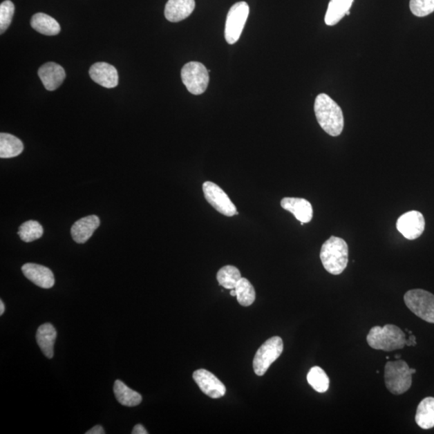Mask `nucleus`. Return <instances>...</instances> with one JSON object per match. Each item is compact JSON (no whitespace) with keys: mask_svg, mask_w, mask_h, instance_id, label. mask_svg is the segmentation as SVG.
Returning a JSON list of instances; mask_svg holds the SVG:
<instances>
[{"mask_svg":"<svg viewBox=\"0 0 434 434\" xmlns=\"http://www.w3.org/2000/svg\"><path fill=\"white\" fill-rule=\"evenodd\" d=\"M283 352V341L279 337H274L266 340L255 354L254 370L258 376H263L276 359Z\"/></svg>","mask_w":434,"mask_h":434,"instance_id":"obj_7","label":"nucleus"},{"mask_svg":"<svg viewBox=\"0 0 434 434\" xmlns=\"http://www.w3.org/2000/svg\"><path fill=\"white\" fill-rule=\"evenodd\" d=\"M236 299L240 305L243 307H249L254 303L256 292L253 285L248 279L241 278L236 285Z\"/></svg>","mask_w":434,"mask_h":434,"instance_id":"obj_26","label":"nucleus"},{"mask_svg":"<svg viewBox=\"0 0 434 434\" xmlns=\"http://www.w3.org/2000/svg\"><path fill=\"white\" fill-rule=\"evenodd\" d=\"M86 434H104V428L101 426H96L91 428V430L87 431Z\"/></svg>","mask_w":434,"mask_h":434,"instance_id":"obj_30","label":"nucleus"},{"mask_svg":"<svg viewBox=\"0 0 434 434\" xmlns=\"http://www.w3.org/2000/svg\"><path fill=\"white\" fill-rule=\"evenodd\" d=\"M241 278L240 270L233 265L224 266L216 275L220 285L227 290L235 289Z\"/></svg>","mask_w":434,"mask_h":434,"instance_id":"obj_24","label":"nucleus"},{"mask_svg":"<svg viewBox=\"0 0 434 434\" xmlns=\"http://www.w3.org/2000/svg\"><path fill=\"white\" fill-rule=\"evenodd\" d=\"M367 341L373 349L393 352L406 346V334L395 325L387 324L383 328L376 326L370 330Z\"/></svg>","mask_w":434,"mask_h":434,"instance_id":"obj_3","label":"nucleus"},{"mask_svg":"<svg viewBox=\"0 0 434 434\" xmlns=\"http://www.w3.org/2000/svg\"><path fill=\"white\" fill-rule=\"evenodd\" d=\"M92 80L100 86L111 88L118 84V73L115 67L106 62H97L90 70Z\"/></svg>","mask_w":434,"mask_h":434,"instance_id":"obj_14","label":"nucleus"},{"mask_svg":"<svg viewBox=\"0 0 434 434\" xmlns=\"http://www.w3.org/2000/svg\"><path fill=\"white\" fill-rule=\"evenodd\" d=\"M323 267L333 275L342 274L348 263V246L342 238L330 236L323 245L320 251Z\"/></svg>","mask_w":434,"mask_h":434,"instance_id":"obj_2","label":"nucleus"},{"mask_svg":"<svg viewBox=\"0 0 434 434\" xmlns=\"http://www.w3.org/2000/svg\"><path fill=\"white\" fill-rule=\"evenodd\" d=\"M182 82L192 95L204 93L209 83V71L203 64L191 62L186 64L181 70Z\"/></svg>","mask_w":434,"mask_h":434,"instance_id":"obj_6","label":"nucleus"},{"mask_svg":"<svg viewBox=\"0 0 434 434\" xmlns=\"http://www.w3.org/2000/svg\"><path fill=\"white\" fill-rule=\"evenodd\" d=\"M314 113L326 133L334 137L341 135L344 126L341 108L326 93H320L315 100Z\"/></svg>","mask_w":434,"mask_h":434,"instance_id":"obj_1","label":"nucleus"},{"mask_svg":"<svg viewBox=\"0 0 434 434\" xmlns=\"http://www.w3.org/2000/svg\"><path fill=\"white\" fill-rule=\"evenodd\" d=\"M426 221L420 211H411L399 217L397 229L408 240H415L425 230Z\"/></svg>","mask_w":434,"mask_h":434,"instance_id":"obj_10","label":"nucleus"},{"mask_svg":"<svg viewBox=\"0 0 434 434\" xmlns=\"http://www.w3.org/2000/svg\"><path fill=\"white\" fill-rule=\"evenodd\" d=\"M31 26L46 36H55L61 32L60 24L48 15L37 13L31 19Z\"/></svg>","mask_w":434,"mask_h":434,"instance_id":"obj_19","label":"nucleus"},{"mask_svg":"<svg viewBox=\"0 0 434 434\" xmlns=\"http://www.w3.org/2000/svg\"><path fill=\"white\" fill-rule=\"evenodd\" d=\"M22 272L32 283L43 289H50L55 284V278L50 269L35 263L22 266Z\"/></svg>","mask_w":434,"mask_h":434,"instance_id":"obj_12","label":"nucleus"},{"mask_svg":"<svg viewBox=\"0 0 434 434\" xmlns=\"http://www.w3.org/2000/svg\"><path fill=\"white\" fill-rule=\"evenodd\" d=\"M18 234L24 243H29L41 238L44 234V229L39 222L28 220L19 227Z\"/></svg>","mask_w":434,"mask_h":434,"instance_id":"obj_27","label":"nucleus"},{"mask_svg":"<svg viewBox=\"0 0 434 434\" xmlns=\"http://www.w3.org/2000/svg\"><path fill=\"white\" fill-rule=\"evenodd\" d=\"M133 434H147L148 432L147 431L146 428L142 426V425H140V424H139V425H136L134 428H133V431H132Z\"/></svg>","mask_w":434,"mask_h":434,"instance_id":"obj_31","label":"nucleus"},{"mask_svg":"<svg viewBox=\"0 0 434 434\" xmlns=\"http://www.w3.org/2000/svg\"><path fill=\"white\" fill-rule=\"evenodd\" d=\"M409 7L414 16L426 17L434 12V0H411Z\"/></svg>","mask_w":434,"mask_h":434,"instance_id":"obj_29","label":"nucleus"},{"mask_svg":"<svg viewBox=\"0 0 434 434\" xmlns=\"http://www.w3.org/2000/svg\"><path fill=\"white\" fill-rule=\"evenodd\" d=\"M100 225V220L97 216L83 217L72 227L71 234L74 241L78 244L86 243Z\"/></svg>","mask_w":434,"mask_h":434,"instance_id":"obj_16","label":"nucleus"},{"mask_svg":"<svg viewBox=\"0 0 434 434\" xmlns=\"http://www.w3.org/2000/svg\"><path fill=\"white\" fill-rule=\"evenodd\" d=\"M23 144L21 140L12 135L1 133L0 134V158L10 159L21 154Z\"/></svg>","mask_w":434,"mask_h":434,"instance_id":"obj_23","label":"nucleus"},{"mask_svg":"<svg viewBox=\"0 0 434 434\" xmlns=\"http://www.w3.org/2000/svg\"><path fill=\"white\" fill-rule=\"evenodd\" d=\"M15 12V5L10 0L0 5V33L3 34L11 24Z\"/></svg>","mask_w":434,"mask_h":434,"instance_id":"obj_28","label":"nucleus"},{"mask_svg":"<svg viewBox=\"0 0 434 434\" xmlns=\"http://www.w3.org/2000/svg\"><path fill=\"white\" fill-rule=\"evenodd\" d=\"M203 191L206 200L220 214L229 217L238 214L229 196L214 182L210 181L204 182Z\"/></svg>","mask_w":434,"mask_h":434,"instance_id":"obj_9","label":"nucleus"},{"mask_svg":"<svg viewBox=\"0 0 434 434\" xmlns=\"http://www.w3.org/2000/svg\"><path fill=\"white\" fill-rule=\"evenodd\" d=\"M5 312V305L2 300H0V315H2Z\"/></svg>","mask_w":434,"mask_h":434,"instance_id":"obj_33","label":"nucleus"},{"mask_svg":"<svg viewBox=\"0 0 434 434\" xmlns=\"http://www.w3.org/2000/svg\"><path fill=\"white\" fill-rule=\"evenodd\" d=\"M281 206L285 210L292 214L295 218L301 222V225L309 223L313 218V208L310 202L303 198L285 197L281 201Z\"/></svg>","mask_w":434,"mask_h":434,"instance_id":"obj_13","label":"nucleus"},{"mask_svg":"<svg viewBox=\"0 0 434 434\" xmlns=\"http://www.w3.org/2000/svg\"><path fill=\"white\" fill-rule=\"evenodd\" d=\"M195 0H169L165 7V17L170 22H180L194 11Z\"/></svg>","mask_w":434,"mask_h":434,"instance_id":"obj_17","label":"nucleus"},{"mask_svg":"<svg viewBox=\"0 0 434 434\" xmlns=\"http://www.w3.org/2000/svg\"><path fill=\"white\" fill-rule=\"evenodd\" d=\"M308 381L310 386L318 393H323L329 389V377L324 370L320 367L314 366L310 368L308 374Z\"/></svg>","mask_w":434,"mask_h":434,"instance_id":"obj_25","label":"nucleus"},{"mask_svg":"<svg viewBox=\"0 0 434 434\" xmlns=\"http://www.w3.org/2000/svg\"><path fill=\"white\" fill-rule=\"evenodd\" d=\"M113 393H115L117 401L122 406L127 407H135L139 406L142 402V397L139 393L132 390L128 388L124 383L117 379L113 386Z\"/></svg>","mask_w":434,"mask_h":434,"instance_id":"obj_22","label":"nucleus"},{"mask_svg":"<svg viewBox=\"0 0 434 434\" xmlns=\"http://www.w3.org/2000/svg\"><path fill=\"white\" fill-rule=\"evenodd\" d=\"M249 14V7L245 2L236 3L230 8L225 29V37L228 44H234L238 41Z\"/></svg>","mask_w":434,"mask_h":434,"instance_id":"obj_8","label":"nucleus"},{"mask_svg":"<svg viewBox=\"0 0 434 434\" xmlns=\"http://www.w3.org/2000/svg\"><path fill=\"white\" fill-rule=\"evenodd\" d=\"M407 308L427 323H434V295L422 289L408 290L404 296Z\"/></svg>","mask_w":434,"mask_h":434,"instance_id":"obj_5","label":"nucleus"},{"mask_svg":"<svg viewBox=\"0 0 434 434\" xmlns=\"http://www.w3.org/2000/svg\"><path fill=\"white\" fill-rule=\"evenodd\" d=\"M416 344H417V339H416L415 335L413 334H409L408 339H406V346L414 347V346H416Z\"/></svg>","mask_w":434,"mask_h":434,"instance_id":"obj_32","label":"nucleus"},{"mask_svg":"<svg viewBox=\"0 0 434 434\" xmlns=\"http://www.w3.org/2000/svg\"><path fill=\"white\" fill-rule=\"evenodd\" d=\"M231 296H233V297H236V290H231V292H230Z\"/></svg>","mask_w":434,"mask_h":434,"instance_id":"obj_34","label":"nucleus"},{"mask_svg":"<svg viewBox=\"0 0 434 434\" xmlns=\"http://www.w3.org/2000/svg\"><path fill=\"white\" fill-rule=\"evenodd\" d=\"M38 75L44 87L48 91H53L62 85L66 78L64 68L54 62L44 64L38 71Z\"/></svg>","mask_w":434,"mask_h":434,"instance_id":"obj_15","label":"nucleus"},{"mask_svg":"<svg viewBox=\"0 0 434 434\" xmlns=\"http://www.w3.org/2000/svg\"><path fill=\"white\" fill-rule=\"evenodd\" d=\"M56 339L57 330L51 323L39 326L37 332V341L44 356L48 359L53 357Z\"/></svg>","mask_w":434,"mask_h":434,"instance_id":"obj_18","label":"nucleus"},{"mask_svg":"<svg viewBox=\"0 0 434 434\" xmlns=\"http://www.w3.org/2000/svg\"><path fill=\"white\" fill-rule=\"evenodd\" d=\"M416 372V369L409 368L402 359L387 362L384 367V383L388 390L394 395L406 393L412 386V375Z\"/></svg>","mask_w":434,"mask_h":434,"instance_id":"obj_4","label":"nucleus"},{"mask_svg":"<svg viewBox=\"0 0 434 434\" xmlns=\"http://www.w3.org/2000/svg\"><path fill=\"white\" fill-rule=\"evenodd\" d=\"M401 357H402L401 355H396L395 359H399V358H401Z\"/></svg>","mask_w":434,"mask_h":434,"instance_id":"obj_35","label":"nucleus"},{"mask_svg":"<svg viewBox=\"0 0 434 434\" xmlns=\"http://www.w3.org/2000/svg\"><path fill=\"white\" fill-rule=\"evenodd\" d=\"M415 420L423 430L434 427V397L423 399L418 404Z\"/></svg>","mask_w":434,"mask_h":434,"instance_id":"obj_21","label":"nucleus"},{"mask_svg":"<svg viewBox=\"0 0 434 434\" xmlns=\"http://www.w3.org/2000/svg\"><path fill=\"white\" fill-rule=\"evenodd\" d=\"M194 379L200 390L211 398L218 399L225 395L226 388L214 374L205 369H199L194 373Z\"/></svg>","mask_w":434,"mask_h":434,"instance_id":"obj_11","label":"nucleus"},{"mask_svg":"<svg viewBox=\"0 0 434 434\" xmlns=\"http://www.w3.org/2000/svg\"><path fill=\"white\" fill-rule=\"evenodd\" d=\"M354 0H330L327 13L325 16V23L328 26L337 24L350 11Z\"/></svg>","mask_w":434,"mask_h":434,"instance_id":"obj_20","label":"nucleus"}]
</instances>
